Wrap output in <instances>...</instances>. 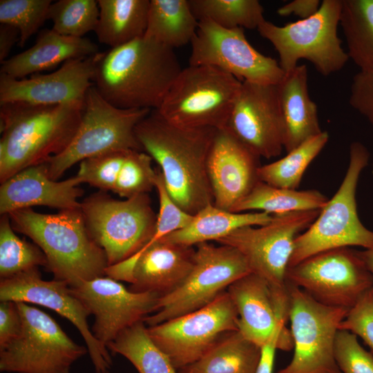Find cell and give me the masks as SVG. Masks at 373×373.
Listing matches in <instances>:
<instances>
[{
    "mask_svg": "<svg viewBox=\"0 0 373 373\" xmlns=\"http://www.w3.org/2000/svg\"><path fill=\"white\" fill-rule=\"evenodd\" d=\"M241 85L237 78L216 67L189 65L182 69L156 110L178 126L221 129Z\"/></svg>",
    "mask_w": 373,
    "mask_h": 373,
    "instance_id": "obj_7",
    "label": "cell"
},
{
    "mask_svg": "<svg viewBox=\"0 0 373 373\" xmlns=\"http://www.w3.org/2000/svg\"><path fill=\"white\" fill-rule=\"evenodd\" d=\"M19 32L17 28L9 24L0 25V63L8 59L14 44L19 42Z\"/></svg>",
    "mask_w": 373,
    "mask_h": 373,
    "instance_id": "obj_46",
    "label": "cell"
},
{
    "mask_svg": "<svg viewBox=\"0 0 373 373\" xmlns=\"http://www.w3.org/2000/svg\"><path fill=\"white\" fill-rule=\"evenodd\" d=\"M321 4L319 0H294L278 8L277 13L282 17L294 15L305 19L314 15Z\"/></svg>",
    "mask_w": 373,
    "mask_h": 373,
    "instance_id": "obj_45",
    "label": "cell"
},
{
    "mask_svg": "<svg viewBox=\"0 0 373 373\" xmlns=\"http://www.w3.org/2000/svg\"><path fill=\"white\" fill-rule=\"evenodd\" d=\"M198 21L208 19L227 29H254L265 19L257 0H189Z\"/></svg>",
    "mask_w": 373,
    "mask_h": 373,
    "instance_id": "obj_35",
    "label": "cell"
},
{
    "mask_svg": "<svg viewBox=\"0 0 373 373\" xmlns=\"http://www.w3.org/2000/svg\"><path fill=\"white\" fill-rule=\"evenodd\" d=\"M46 258L39 247L17 236L8 214L0 219V278L6 279L46 266Z\"/></svg>",
    "mask_w": 373,
    "mask_h": 373,
    "instance_id": "obj_36",
    "label": "cell"
},
{
    "mask_svg": "<svg viewBox=\"0 0 373 373\" xmlns=\"http://www.w3.org/2000/svg\"><path fill=\"white\" fill-rule=\"evenodd\" d=\"M342 0H323L312 16L277 26L264 19L257 30L277 51L285 73L296 68L300 59L309 61L323 76L340 71L350 59L338 35Z\"/></svg>",
    "mask_w": 373,
    "mask_h": 373,
    "instance_id": "obj_6",
    "label": "cell"
},
{
    "mask_svg": "<svg viewBox=\"0 0 373 373\" xmlns=\"http://www.w3.org/2000/svg\"><path fill=\"white\" fill-rule=\"evenodd\" d=\"M238 315V331L262 347L276 330L286 326L290 297L287 287L271 286L260 276L250 273L227 289Z\"/></svg>",
    "mask_w": 373,
    "mask_h": 373,
    "instance_id": "obj_22",
    "label": "cell"
},
{
    "mask_svg": "<svg viewBox=\"0 0 373 373\" xmlns=\"http://www.w3.org/2000/svg\"><path fill=\"white\" fill-rule=\"evenodd\" d=\"M70 288L94 316L91 331L106 348L123 331L152 314L161 296L155 292L132 291L107 276Z\"/></svg>",
    "mask_w": 373,
    "mask_h": 373,
    "instance_id": "obj_18",
    "label": "cell"
},
{
    "mask_svg": "<svg viewBox=\"0 0 373 373\" xmlns=\"http://www.w3.org/2000/svg\"><path fill=\"white\" fill-rule=\"evenodd\" d=\"M261 347L238 331L228 333L180 373H256Z\"/></svg>",
    "mask_w": 373,
    "mask_h": 373,
    "instance_id": "obj_30",
    "label": "cell"
},
{
    "mask_svg": "<svg viewBox=\"0 0 373 373\" xmlns=\"http://www.w3.org/2000/svg\"><path fill=\"white\" fill-rule=\"evenodd\" d=\"M76 175L58 181L49 178L44 163L28 167L0 186L1 215L33 206H47L60 210L77 209L84 190Z\"/></svg>",
    "mask_w": 373,
    "mask_h": 373,
    "instance_id": "obj_24",
    "label": "cell"
},
{
    "mask_svg": "<svg viewBox=\"0 0 373 373\" xmlns=\"http://www.w3.org/2000/svg\"><path fill=\"white\" fill-rule=\"evenodd\" d=\"M287 285L294 352L289 363L277 373H341L334 345L339 325L350 309L323 305L302 289Z\"/></svg>",
    "mask_w": 373,
    "mask_h": 373,
    "instance_id": "obj_12",
    "label": "cell"
},
{
    "mask_svg": "<svg viewBox=\"0 0 373 373\" xmlns=\"http://www.w3.org/2000/svg\"><path fill=\"white\" fill-rule=\"evenodd\" d=\"M224 128L260 158L279 156L285 128L277 84L242 82Z\"/></svg>",
    "mask_w": 373,
    "mask_h": 373,
    "instance_id": "obj_19",
    "label": "cell"
},
{
    "mask_svg": "<svg viewBox=\"0 0 373 373\" xmlns=\"http://www.w3.org/2000/svg\"><path fill=\"white\" fill-rule=\"evenodd\" d=\"M80 209L91 238L105 252L108 267L135 254L156 226L157 215L148 193L118 200L99 191L81 202Z\"/></svg>",
    "mask_w": 373,
    "mask_h": 373,
    "instance_id": "obj_10",
    "label": "cell"
},
{
    "mask_svg": "<svg viewBox=\"0 0 373 373\" xmlns=\"http://www.w3.org/2000/svg\"><path fill=\"white\" fill-rule=\"evenodd\" d=\"M191 44L189 65L213 66L240 82L278 84L285 75L276 59L249 44L241 28L227 29L201 20Z\"/></svg>",
    "mask_w": 373,
    "mask_h": 373,
    "instance_id": "obj_16",
    "label": "cell"
},
{
    "mask_svg": "<svg viewBox=\"0 0 373 373\" xmlns=\"http://www.w3.org/2000/svg\"><path fill=\"white\" fill-rule=\"evenodd\" d=\"M328 140V133L322 131L287 152L285 157L260 165L258 171L259 180L279 188L297 189L307 168L323 150Z\"/></svg>",
    "mask_w": 373,
    "mask_h": 373,
    "instance_id": "obj_34",
    "label": "cell"
},
{
    "mask_svg": "<svg viewBox=\"0 0 373 373\" xmlns=\"http://www.w3.org/2000/svg\"><path fill=\"white\" fill-rule=\"evenodd\" d=\"M369 160L370 153L362 143L351 144L349 165L341 184L314 222L296 238L289 267L333 249L373 247V231L361 222L356 201L359 177Z\"/></svg>",
    "mask_w": 373,
    "mask_h": 373,
    "instance_id": "obj_5",
    "label": "cell"
},
{
    "mask_svg": "<svg viewBox=\"0 0 373 373\" xmlns=\"http://www.w3.org/2000/svg\"><path fill=\"white\" fill-rule=\"evenodd\" d=\"M329 198L317 190L289 189L269 185L259 180L231 212L258 210L271 215L321 210Z\"/></svg>",
    "mask_w": 373,
    "mask_h": 373,
    "instance_id": "obj_31",
    "label": "cell"
},
{
    "mask_svg": "<svg viewBox=\"0 0 373 373\" xmlns=\"http://www.w3.org/2000/svg\"><path fill=\"white\" fill-rule=\"evenodd\" d=\"M0 301L33 303L50 309L69 321L83 337L96 373H108L109 350L95 338L88 323L90 315L84 304L61 280H44L39 268L1 279Z\"/></svg>",
    "mask_w": 373,
    "mask_h": 373,
    "instance_id": "obj_17",
    "label": "cell"
},
{
    "mask_svg": "<svg viewBox=\"0 0 373 373\" xmlns=\"http://www.w3.org/2000/svg\"><path fill=\"white\" fill-rule=\"evenodd\" d=\"M99 15L97 1L59 0L51 3L48 19L51 20L57 32L80 38L95 30Z\"/></svg>",
    "mask_w": 373,
    "mask_h": 373,
    "instance_id": "obj_37",
    "label": "cell"
},
{
    "mask_svg": "<svg viewBox=\"0 0 373 373\" xmlns=\"http://www.w3.org/2000/svg\"><path fill=\"white\" fill-rule=\"evenodd\" d=\"M83 103L0 104V182L62 153L81 122Z\"/></svg>",
    "mask_w": 373,
    "mask_h": 373,
    "instance_id": "obj_3",
    "label": "cell"
},
{
    "mask_svg": "<svg viewBox=\"0 0 373 373\" xmlns=\"http://www.w3.org/2000/svg\"><path fill=\"white\" fill-rule=\"evenodd\" d=\"M339 329L347 330L361 337L373 353V287L348 311Z\"/></svg>",
    "mask_w": 373,
    "mask_h": 373,
    "instance_id": "obj_41",
    "label": "cell"
},
{
    "mask_svg": "<svg viewBox=\"0 0 373 373\" xmlns=\"http://www.w3.org/2000/svg\"><path fill=\"white\" fill-rule=\"evenodd\" d=\"M152 162L153 159L146 153L130 150L113 193L127 199L150 192L155 188L156 176Z\"/></svg>",
    "mask_w": 373,
    "mask_h": 373,
    "instance_id": "obj_39",
    "label": "cell"
},
{
    "mask_svg": "<svg viewBox=\"0 0 373 373\" xmlns=\"http://www.w3.org/2000/svg\"><path fill=\"white\" fill-rule=\"evenodd\" d=\"M174 50L144 37L102 52L93 84L123 109H157L182 70Z\"/></svg>",
    "mask_w": 373,
    "mask_h": 373,
    "instance_id": "obj_2",
    "label": "cell"
},
{
    "mask_svg": "<svg viewBox=\"0 0 373 373\" xmlns=\"http://www.w3.org/2000/svg\"><path fill=\"white\" fill-rule=\"evenodd\" d=\"M286 283L302 289L323 305L350 309L373 287V275L358 251L340 247L289 267Z\"/></svg>",
    "mask_w": 373,
    "mask_h": 373,
    "instance_id": "obj_13",
    "label": "cell"
},
{
    "mask_svg": "<svg viewBox=\"0 0 373 373\" xmlns=\"http://www.w3.org/2000/svg\"><path fill=\"white\" fill-rule=\"evenodd\" d=\"M147 329L178 370L200 360L228 333L238 331V315L226 291L201 309Z\"/></svg>",
    "mask_w": 373,
    "mask_h": 373,
    "instance_id": "obj_14",
    "label": "cell"
},
{
    "mask_svg": "<svg viewBox=\"0 0 373 373\" xmlns=\"http://www.w3.org/2000/svg\"><path fill=\"white\" fill-rule=\"evenodd\" d=\"M102 52L64 62L48 74H34L29 78L15 79L0 73V104L23 102L52 106L83 103L93 84L97 63Z\"/></svg>",
    "mask_w": 373,
    "mask_h": 373,
    "instance_id": "obj_20",
    "label": "cell"
},
{
    "mask_svg": "<svg viewBox=\"0 0 373 373\" xmlns=\"http://www.w3.org/2000/svg\"><path fill=\"white\" fill-rule=\"evenodd\" d=\"M107 349L128 359L139 373H178L167 355L151 339L144 321L123 331Z\"/></svg>",
    "mask_w": 373,
    "mask_h": 373,
    "instance_id": "obj_33",
    "label": "cell"
},
{
    "mask_svg": "<svg viewBox=\"0 0 373 373\" xmlns=\"http://www.w3.org/2000/svg\"><path fill=\"white\" fill-rule=\"evenodd\" d=\"M196 247L190 272L177 287L160 296L155 312L144 320L147 327L208 305L235 281L251 273L244 256L232 247L209 242Z\"/></svg>",
    "mask_w": 373,
    "mask_h": 373,
    "instance_id": "obj_9",
    "label": "cell"
},
{
    "mask_svg": "<svg viewBox=\"0 0 373 373\" xmlns=\"http://www.w3.org/2000/svg\"><path fill=\"white\" fill-rule=\"evenodd\" d=\"M98 52L97 45L88 38L66 36L52 28L44 29L39 33L32 46L2 62L0 73L22 79L53 68L68 60Z\"/></svg>",
    "mask_w": 373,
    "mask_h": 373,
    "instance_id": "obj_25",
    "label": "cell"
},
{
    "mask_svg": "<svg viewBox=\"0 0 373 373\" xmlns=\"http://www.w3.org/2000/svg\"><path fill=\"white\" fill-rule=\"evenodd\" d=\"M20 333L0 347V370L9 373H70L75 362L88 353L44 312L19 302Z\"/></svg>",
    "mask_w": 373,
    "mask_h": 373,
    "instance_id": "obj_11",
    "label": "cell"
},
{
    "mask_svg": "<svg viewBox=\"0 0 373 373\" xmlns=\"http://www.w3.org/2000/svg\"><path fill=\"white\" fill-rule=\"evenodd\" d=\"M272 218L273 215L265 212L236 213L210 204L193 215L186 225L163 239L172 243L193 247L211 240L216 242L241 227L266 224Z\"/></svg>",
    "mask_w": 373,
    "mask_h": 373,
    "instance_id": "obj_27",
    "label": "cell"
},
{
    "mask_svg": "<svg viewBox=\"0 0 373 373\" xmlns=\"http://www.w3.org/2000/svg\"><path fill=\"white\" fill-rule=\"evenodd\" d=\"M321 210L273 215L266 224L239 228L216 242L237 249L251 273L275 287H285L286 273L296 238L318 217Z\"/></svg>",
    "mask_w": 373,
    "mask_h": 373,
    "instance_id": "obj_15",
    "label": "cell"
},
{
    "mask_svg": "<svg viewBox=\"0 0 373 373\" xmlns=\"http://www.w3.org/2000/svg\"><path fill=\"white\" fill-rule=\"evenodd\" d=\"M358 253L367 269L373 275V247L364 251H358Z\"/></svg>",
    "mask_w": 373,
    "mask_h": 373,
    "instance_id": "obj_47",
    "label": "cell"
},
{
    "mask_svg": "<svg viewBox=\"0 0 373 373\" xmlns=\"http://www.w3.org/2000/svg\"><path fill=\"white\" fill-rule=\"evenodd\" d=\"M334 357L341 373H373V354L358 343L357 336L338 329L334 345Z\"/></svg>",
    "mask_w": 373,
    "mask_h": 373,
    "instance_id": "obj_40",
    "label": "cell"
},
{
    "mask_svg": "<svg viewBox=\"0 0 373 373\" xmlns=\"http://www.w3.org/2000/svg\"><path fill=\"white\" fill-rule=\"evenodd\" d=\"M195 249L168 242L163 238L142 252L108 267L105 275L131 283L134 292L164 295L177 287L190 272Z\"/></svg>",
    "mask_w": 373,
    "mask_h": 373,
    "instance_id": "obj_21",
    "label": "cell"
},
{
    "mask_svg": "<svg viewBox=\"0 0 373 373\" xmlns=\"http://www.w3.org/2000/svg\"><path fill=\"white\" fill-rule=\"evenodd\" d=\"M21 328V316L17 302H0V347L17 337Z\"/></svg>",
    "mask_w": 373,
    "mask_h": 373,
    "instance_id": "obj_44",
    "label": "cell"
},
{
    "mask_svg": "<svg viewBox=\"0 0 373 373\" xmlns=\"http://www.w3.org/2000/svg\"><path fill=\"white\" fill-rule=\"evenodd\" d=\"M293 347L291 332L286 326L278 327L268 342L261 347L260 361L256 373H272L277 349L289 351Z\"/></svg>",
    "mask_w": 373,
    "mask_h": 373,
    "instance_id": "obj_43",
    "label": "cell"
},
{
    "mask_svg": "<svg viewBox=\"0 0 373 373\" xmlns=\"http://www.w3.org/2000/svg\"><path fill=\"white\" fill-rule=\"evenodd\" d=\"M198 23L189 0H150L144 37L174 50L191 43Z\"/></svg>",
    "mask_w": 373,
    "mask_h": 373,
    "instance_id": "obj_29",
    "label": "cell"
},
{
    "mask_svg": "<svg viewBox=\"0 0 373 373\" xmlns=\"http://www.w3.org/2000/svg\"><path fill=\"white\" fill-rule=\"evenodd\" d=\"M259 160L227 128L218 129L207 165L213 204L231 211L259 181Z\"/></svg>",
    "mask_w": 373,
    "mask_h": 373,
    "instance_id": "obj_23",
    "label": "cell"
},
{
    "mask_svg": "<svg viewBox=\"0 0 373 373\" xmlns=\"http://www.w3.org/2000/svg\"><path fill=\"white\" fill-rule=\"evenodd\" d=\"M15 231L30 238L46 258L54 279L70 287L106 276L104 251L91 238L80 207L41 213L32 208L8 213Z\"/></svg>",
    "mask_w": 373,
    "mask_h": 373,
    "instance_id": "obj_4",
    "label": "cell"
},
{
    "mask_svg": "<svg viewBox=\"0 0 373 373\" xmlns=\"http://www.w3.org/2000/svg\"><path fill=\"white\" fill-rule=\"evenodd\" d=\"M349 103L373 126V71L359 70L355 74Z\"/></svg>",
    "mask_w": 373,
    "mask_h": 373,
    "instance_id": "obj_42",
    "label": "cell"
},
{
    "mask_svg": "<svg viewBox=\"0 0 373 373\" xmlns=\"http://www.w3.org/2000/svg\"><path fill=\"white\" fill-rule=\"evenodd\" d=\"M305 65L285 73L277 84L285 128L284 149L287 152L320 134L317 106L310 98Z\"/></svg>",
    "mask_w": 373,
    "mask_h": 373,
    "instance_id": "obj_26",
    "label": "cell"
},
{
    "mask_svg": "<svg viewBox=\"0 0 373 373\" xmlns=\"http://www.w3.org/2000/svg\"><path fill=\"white\" fill-rule=\"evenodd\" d=\"M151 111L115 107L93 85L86 95L81 122L71 142L62 153L44 162L48 175L57 180L75 164L104 153L143 151L135 130Z\"/></svg>",
    "mask_w": 373,
    "mask_h": 373,
    "instance_id": "obj_8",
    "label": "cell"
},
{
    "mask_svg": "<svg viewBox=\"0 0 373 373\" xmlns=\"http://www.w3.org/2000/svg\"><path fill=\"white\" fill-rule=\"evenodd\" d=\"M99 15L95 30L99 43L111 48L144 37L149 0H97Z\"/></svg>",
    "mask_w": 373,
    "mask_h": 373,
    "instance_id": "obj_28",
    "label": "cell"
},
{
    "mask_svg": "<svg viewBox=\"0 0 373 373\" xmlns=\"http://www.w3.org/2000/svg\"><path fill=\"white\" fill-rule=\"evenodd\" d=\"M340 25L349 58L361 71H373V0H342Z\"/></svg>",
    "mask_w": 373,
    "mask_h": 373,
    "instance_id": "obj_32",
    "label": "cell"
},
{
    "mask_svg": "<svg viewBox=\"0 0 373 373\" xmlns=\"http://www.w3.org/2000/svg\"><path fill=\"white\" fill-rule=\"evenodd\" d=\"M217 130L178 126L157 110H151L135 127L141 148L159 165L169 195L192 216L213 204L207 165Z\"/></svg>",
    "mask_w": 373,
    "mask_h": 373,
    "instance_id": "obj_1",
    "label": "cell"
},
{
    "mask_svg": "<svg viewBox=\"0 0 373 373\" xmlns=\"http://www.w3.org/2000/svg\"><path fill=\"white\" fill-rule=\"evenodd\" d=\"M51 0H1L0 22L17 28L23 47L48 19Z\"/></svg>",
    "mask_w": 373,
    "mask_h": 373,
    "instance_id": "obj_38",
    "label": "cell"
}]
</instances>
